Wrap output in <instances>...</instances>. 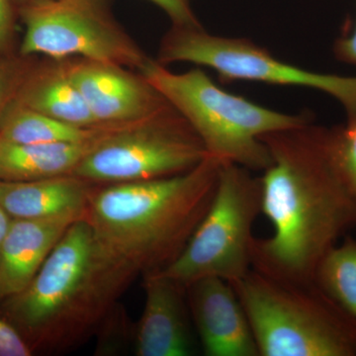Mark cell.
<instances>
[{
    "instance_id": "obj_16",
    "label": "cell",
    "mask_w": 356,
    "mask_h": 356,
    "mask_svg": "<svg viewBox=\"0 0 356 356\" xmlns=\"http://www.w3.org/2000/svg\"><path fill=\"white\" fill-rule=\"evenodd\" d=\"M13 98L28 108L70 125L81 128L102 125L70 81L64 60L49 58L46 65L26 77Z\"/></svg>"
},
{
    "instance_id": "obj_23",
    "label": "cell",
    "mask_w": 356,
    "mask_h": 356,
    "mask_svg": "<svg viewBox=\"0 0 356 356\" xmlns=\"http://www.w3.org/2000/svg\"><path fill=\"white\" fill-rule=\"evenodd\" d=\"M332 54L339 62L356 67V25L350 34L343 35L334 41Z\"/></svg>"
},
{
    "instance_id": "obj_25",
    "label": "cell",
    "mask_w": 356,
    "mask_h": 356,
    "mask_svg": "<svg viewBox=\"0 0 356 356\" xmlns=\"http://www.w3.org/2000/svg\"><path fill=\"white\" fill-rule=\"evenodd\" d=\"M10 221V217L0 208V252H1L2 243H3V238Z\"/></svg>"
},
{
    "instance_id": "obj_1",
    "label": "cell",
    "mask_w": 356,
    "mask_h": 356,
    "mask_svg": "<svg viewBox=\"0 0 356 356\" xmlns=\"http://www.w3.org/2000/svg\"><path fill=\"white\" fill-rule=\"evenodd\" d=\"M261 140L271 156L261 177L262 214L273 231L254 238L252 268L314 282L324 255L356 229V198L337 163L332 128L311 121Z\"/></svg>"
},
{
    "instance_id": "obj_14",
    "label": "cell",
    "mask_w": 356,
    "mask_h": 356,
    "mask_svg": "<svg viewBox=\"0 0 356 356\" xmlns=\"http://www.w3.org/2000/svg\"><path fill=\"white\" fill-rule=\"evenodd\" d=\"M95 186L74 175L32 181L0 180V208L13 219L84 213Z\"/></svg>"
},
{
    "instance_id": "obj_18",
    "label": "cell",
    "mask_w": 356,
    "mask_h": 356,
    "mask_svg": "<svg viewBox=\"0 0 356 356\" xmlns=\"http://www.w3.org/2000/svg\"><path fill=\"white\" fill-rule=\"evenodd\" d=\"M316 284L356 320V238L344 236L316 269Z\"/></svg>"
},
{
    "instance_id": "obj_12",
    "label": "cell",
    "mask_w": 356,
    "mask_h": 356,
    "mask_svg": "<svg viewBox=\"0 0 356 356\" xmlns=\"http://www.w3.org/2000/svg\"><path fill=\"white\" fill-rule=\"evenodd\" d=\"M144 289V310L134 336L135 355H193L186 287L161 271H156L145 274Z\"/></svg>"
},
{
    "instance_id": "obj_13",
    "label": "cell",
    "mask_w": 356,
    "mask_h": 356,
    "mask_svg": "<svg viewBox=\"0 0 356 356\" xmlns=\"http://www.w3.org/2000/svg\"><path fill=\"white\" fill-rule=\"evenodd\" d=\"M84 213L11 220L0 252V302L30 284L58 241Z\"/></svg>"
},
{
    "instance_id": "obj_11",
    "label": "cell",
    "mask_w": 356,
    "mask_h": 356,
    "mask_svg": "<svg viewBox=\"0 0 356 356\" xmlns=\"http://www.w3.org/2000/svg\"><path fill=\"white\" fill-rule=\"evenodd\" d=\"M189 313L207 356H259L252 327L228 281L201 278L186 286Z\"/></svg>"
},
{
    "instance_id": "obj_5",
    "label": "cell",
    "mask_w": 356,
    "mask_h": 356,
    "mask_svg": "<svg viewBox=\"0 0 356 356\" xmlns=\"http://www.w3.org/2000/svg\"><path fill=\"white\" fill-rule=\"evenodd\" d=\"M259 356H356V320L315 281L276 280L252 268L232 284Z\"/></svg>"
},
{
    "instance_id": "obj_24",
    "label": "cell",
    "mask_w": 356,
    "mask_h": 356,
    "mask_svg": "<svg viewBox=\"0 0 356 356\" xmlns=\"http://www.w3.org/2000/svg\"><path fill=\"white\" fill-rule=\"evenodd\" d=\"M6 72L3 70L0 69V112L6 106L9 100H6L7 95H8L9 83L6 76Z\"/></svg>"
},
{
    "instance_id": "obj_8",
    "label": "cell",
    "mask_w": 356,
    "mask_h": 356,
    "mask_svg": "<svg viewBox=\"0 0 356 356\" xmlns=\"http://www.w3.org/2000/svg\"><path fill=\"white\" fill-rule=\"evenodd\" d=\"M161 65L210 67L222 83L245 81L315 89L341 105L346 123L356 120V76L311 72L287 64L247 38L217 36L205 28L170 27L159 46Z\"/></svg>"
},
{
    "instance_id": "obj_6",
    "label": "cell",
    "mask_w": 356,
    "mask_h": 356,
    "mask_svg": "<svg viewBox=\"0 0 356 356\" xmlns=\"http://www.w3.org/2000/svg\"><path fill=\"white\" fill-rule=\"evenodd\" d=\"M221 163L214 198L181 254L161 273L186 287L205 277L233 284L252 268L254 222L262 214L261 177Z\"/></svg>"
},
{
    "instance_id": "obj_26",
    "label": "cell",
    "mask_w": 356,
    "mask_h": 356,
    "mask_svg": "<svg viewBox=\"0 0 356 356\" xmlns=\"http://www.w3.org/2000/svg\"><path fill=\"white\" fill-rule=\"evenodd\" d=\"M34 1H41V0H14L15 4H17L18 6H23V4L30 3V2Z\"/></svg>"
},
{
    "instance_id": "obj_19",
    "label": "cell",
    "mask_w": 356,
    "mask_h": 356,
    "mask_svg": "<svg viewBox=\"0 0 356 356\" xmlns=\"http://www.w3.org/2000/svg\"><path fill=\"white\" fill-rule=\"evenodd\" d=\"M332 128L337 163L356 198V120Z\"/></svg>"
},
{
    "instance_id": "obj_15",
    "label": "cell",
    "mask_w": 356,
    "mask_h": 356,
    "mask_svg": "<svg viewBox=\"0 0 356 356\" xmlns=\"http://www.w3.org/2000/svg\"><path fill=\"white\" fill-rule=\"evenodd\" d=\"M121 125H105L97 135L77 142L26 145L0 138V180L32 181L72 175L89 152Z\"/></svg>"
},
{
    "instance_id": "obj_2",
    "label": "cell",
    "mask_w": 356,
    "mask_h": 356,
    "mask_svg": "<svg viewBox=\"0 0 356 356\" xmlns=\"http://www.w3.org/2000/svg\"><path fill=\"white\" fill-rule=\"evenodd\" d=\"M220 166L208 156L181 175L95 185L84 218L100 252L133 280L170 266L209 209Z\"/></svg>"
},
{
    "instance_id": "obj_22",
    "label": "cell",
    "mask_w": 356,
    "mask_h": 356,
    "mask_svg": "<svg viewBox=\"0 0 356 356\" xmlns=\"http://www.w3.org/2000/svg\"><path fill=\"white\" fill-rule=\"evenodd\" d=\"M15 6L14 0H0V54L6 53L13 42Z\"/></svg>"
},
{
    "instance_id": "obj_20",
    "label": "cell",
    "mask_w": 356,
    "mask_h": 356,
    "mask_svg": "<svg viewBox=\"0 0 356 356\" xmlns=\"http://www.w3.org/2000/svg\"><path fill=\"white\" fill-rule=\"evenodd\" d=\"M161 8L172 22L173 27L201 28L197 16L193 10V0H149Z\"/></svg>"
},
{
    "instance_id": "obj_3",
    "label": "cell",
    "mask_w": 356,
    "mask_h": 356,
    "mask_svg": "<svg viewBox=\"0 0 356 356\" xmlns=\"http://www.w3.org/2000/svg\"><path fill=\"white\" fill-rule=\"evenodd\" d=\"M100 252L86 218L58 241L30 284L6 300L7 317L47 353L86 341L133 282Z\"/></svg>"
},
{
    "instance_id": "obj_9",
    "label": "cell",
    "mask_w": 356,
    "mask_h": 356,
    "mask_svg": "<svg viewBox=\"0 0 356 356\" xmlns=\"http://www.w3.org/2000/svg\"><path fill=\"white\" fill-rule=\"evenodd\" d=\"M113 0H41L18 6L21 56L83 58L143 69L149 56L115 17Z\"/></svg>"
},
{
    "instance_id": "obj_7",
    "label": "cell",
    "mask_w": 356,
    "mask_h": 356,
    "mask_svg": "<svg viewBox=\"0 0 356 356\" xmlns=\"http://www.w3.org/2000/svg\"><path fill=\"white\" fill-rule=\"evenodd\" d=\"M202 140L172 105L112 130L72 175L93 185L143 181L181 175L207 158Z\"/></svg>"
},
{
    "instance_id": "obj_17",
    "label": "cell",
    "mask_w": 356,
    "mask_h": 356,
    "mask_svg": "<svg viewBox=\"0 0 356 356\" xmlns=\"http://www.w3.org/2000/svg\"><path fill=\"white\" fill-rule=\"evenodd\" d=\"M105 125L76 127L40 113L11 98L0 112V138L15 144L77 142L97 135Z\"/></svg>"
},
{
    "instance_id": "obj_4",
    "label": "cell",
    "mask_w": 356,
    "mask_h": 356,
    "mask_svg": "<svg viewBox=\"0 0 356 356\" xmlns=\"http://www.w3.org/2000/svg\"><path fill=\"white\" fill-rule=\"evenodd\" d=\"M139 72L188 122L208 156L252 172L271 163L262 136L315 119L309 111L284 113L229 93L199 67L177 74L151 58Z\"/></svg>"
},
{
    "instance_id": "obj_21",
    "label": "cell",
    "mask_w": 356,
    "mask_h": 356,
    "mask_svg": "<svg viewBox=\"0 0 356 356\" xmlns=\"http://www.w3.org/2000/svg\"><path fill=\"white\" fill-rule=\"evenodd\" d=\"M32 353L16 327L0 318V356H30Z\"/></svg>"
},
{
    "instance_id": "obj_10",
    "label": "cell",
    "mask_w": 356,
    "mask_h": 356,
    "mask_svg": "<svg viewBox=\"0 0 356 356\" xmlns=\"http://www.w3.org/2000/svg\"><path fill=\"white\" fill-rule=\"evenodd\" d=\"M64 62L70 81L98 124L134 123L170 106L137 70L83 58H64Z\"/></svg>"
}]
</instances>
